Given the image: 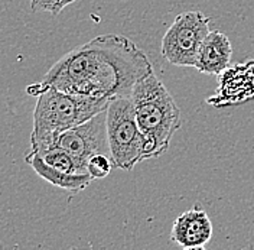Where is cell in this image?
<instances>
[{
    "mask_svg": "<svg viewBox=\"0 0 254 250\" xmlns=\"http://www.w3.org/2000/svg\"><path fill=\"white\" fill-rule=\"evenodd\" d=\"M209 17L199 10L184 12L175 17L162 38V57L176 67H193L198 51L209 32Z\"/></svg>",
    "mask_w": 254,
    "mask_h": 250,
    "instance_id": "5",
    "label": "cell"
},
{
    "mask_svg": "<svg viewBox=\"0 0 254 250\" xmlns=\"http://www.w3.org/2000/svg\"><path fill=\"white\" fill-rule=\"evenodd\" d=\"M212 237V223L198 204L175 220L171 240L181 249H205Z\"/></svg>",
    "mask_w": 254,
    "mask_h": 250,
    "instance_id": "9",
    "label": "cell"
},
{
    "mask_svg": "<svg viewBox=\"0 0 254 250\" xmlns=\"http://www.w3.org/2000/svg\"><path fill=\"white\" fill-rule=\"evenodd\" d=\"M113 169H114V164L110 155L107 154H95L87 162V171L93 178V181L106 178L107 175H110Z\"/></svg>",
    "mask_w": 254,
    "mask_h": 250,
    "instance_id": "11",
    "label": "cell"
},
{
    "mask_svg": "<svg viewBox=\"0 0 254 250\" xmlns=\"http://www.w3.org/2000/svg\"><path fill=\"white\" fill-rule=\"evenodd\" d=\"M54 145L63 148L79 164L87 168L88 159L95 154L110 155V148L107 141V125H106V110L95 114L81 125L74 126L63 132Z\"/></svg>",
    "mask_w": 254,
    "mask_h": 250,
    "instance_id": "7",
    "label": "cell"
},
{
    "mask_svg": "<svg viewBox=\"0 0 254 250\" xmlns=\"http://www.w3.org/2000/svg\"><path fill=\"white\" fill-rule=\"evenodd\" d=\"M233 57V47L230 38L221 31H209L202 41L195 68L205 76L220 77L230 67Z\"/></svg>",
    "mask_w": 254,
    "mask_h": 250,
    "instance_id": "10",
    "label": "cell"
},
{
    "mask_svg": "<svg viewBox=\"0 0 254 250\" xmlns=\"http://www.w3.org/2000/svg\"><path fill=\"white\" fill-rule=\"evenodd\" d=\"M25 162L47 182L74 194L85 189L93 181L87 168L57 145L31 149L25 154Z\"/></svg>",
    "mask_w": 254,
    "mask_h": 250,
    "instance_id": "6",
    "label": "cell"
},
{
    "mask_svg": "<svg viewBox=\"0 0 254 250\" xmlns=\"http://www.w3.org/2000/svg\"><path fill=\"white\" fill-rule=\"evenodd\" d=\"M153 74L147 55L131 39L106 33L66 52L54 64L42 81L26 87L38 95L47 87L101 98L130 97L134 85Z\"/></svg>",
    "mask_w": 254,
    "mask_h": 250,
    "instance_id": "1",
    "label": "cell"
},
{
    "mask_svg": "<svg viewBox=\"0 0 254 250\" xmlns=\"http://www.w3.org/2000/svg\"><path fill=\"white\" fill-rule=\"evenodd\" d=\"M107 141L114 168L131 171L144 161V138L130 97L113 98L106 110Z\"/></svg>",
    "mask_w": 254,
    "mask_h": 250,
    "instance_id": "4",
    "label": "cell"
},
{
    "mask_svg": "<svg viewBox=\"0 0 254 250\" xmlns=\"http://www.w3.org/2000/svg\"><path fill=\"white\" fill-rule=\"evenodd\" d=\"M254 98V60L246 64H234L220 76L218 93L208 98V103L222 107L243 104Z\"/></svg>",
    "mask_w": 254,
    "mask_h": 250,
    "instance_id": "8",
    "label": "cell"
},
{
    "mask_svg": "<svg viewBox=\"0 0 254 250\" xmlns=\"http://www.w3.org/2000/svg\"><path fill=\"white\" fill-rule=\"evenodd\" d=\"M130 98L144 138V158L162 157L181 127V109L174 95L155 74H150L134 85Z\"/></svg>",
    "mask_w": 254,
    "mask_h": 250,
    "instance_id": "2",
    "label": "cell"
},
{
    "mask_svg": "<svg viewBox=\"0 0 254 250\" xmlns=\"http://www.w3.org/2000/svg\"><path fill=\"white\" fill-rule=\"evenodd\" d=\"M77 0H31L32 12H48L52 16L60 15L64 9Z\"/></svg>",
    "mask_w": 254,
    "mask_h": 250,
    "instance_id": "12",
    "label": "cell"
},
{
    "mask_svg": "<svg viewBox=\"0 0 254 250\" xmlns=\"http://www.w3.org/2000/svg\"><path fill=\"white\" fill-rule=\"evenodd\" d=\"M33 109L31 149L54 145L57 138L71 127L81 125L107 110L111 100L61 91L47 87L36 95Z\"/></svg>",
    "mask_w": 254,
    "mask_h": 250,
    "instance_id": "3",
    "label": "cell"
}]
</instances>
